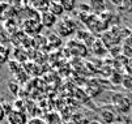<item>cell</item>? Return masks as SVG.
<instances>
[{
	"label": "cell",
	"mask_w": 132,
	"mask_h": 124,
	"mask_svg": "<svg viewBox=\"0 0 132 124\" xmlns=\"http://www.w3.org/2000/svg\"><path fill=\"white\" fill-rule=\"evenodd\" d=\"M7 120H8V124H28L29 121L26 112L18 111L14 109L7 114Z\"/></svg>",
	"instance_id": "cell-1"
},
{
	"label": "cell",
	"mask_w": 132,
	"mask_h": 124,
	"mask_svg": "<svg viewBox=\"0 0 132 124\" xmlns=\"http://www.w3.org/2000/svg\"><path fill=\"white\" fill-rule=\"evenodd\" d=\"M39 21H41V24H42V26H45V28H52V26H55L56 25V22H58V17L56 16H54L51 12H43V13H41V19H39Z\"/></svg>",
	"instance_id": "cell-2"
},
{
	"label": "cell",
	"mask_w": 132,
	"mask_h": 124,
	"mask_svg": "<svg viewBox=\"0 0 132 124\" xmlns=\"http://www.w3.org/2000/svg\"><path fill=\"white\" fill-rule=\"evenodd\" d=\"M48 12H51L54 16H56V17H62L63 14H64V8H63V5H62V3L59 2H51L50 3V8H48Z\"/></svg>",
	"instance_id": "cell-3"
},
{
	"label": "cell",
	"mask_w": 132,
	"mask_h": 124,
	"mask_svg": "<svg viewBox=\"0 0 132 124\" xmlns=\"http://www.w3.org/2000/svg\"><path fill=\"white\" fill-rule=\"evenodd\" d=\"M101 120H102V124H112L115 121V115L114 112H111L109 110H103L101 112Z\"/></svg>",
	"instance_id": "cell-4"
},
{
	"label": "cell",
	"mask_w": 132,
	"mask_h": 124,
	"mask_svg": "<svg viewBox=\"0 0 132 124\" xmlns=\"http://www.w3.org/2000/svg\"><path fill=\"white\" fill-rule=\"evenodd\" d=\"M45 121H46L47 124H62L60 115H59V114H56V112L47 114L46 118H45Z\"/></svg>",
	"instance_id": "cell-5"
},
{
	"label": "cell",
	"mask_w": 132,
	"mask_h": 124,
	"mask_svg": "<svg viewBox=\"0 0 132 124\" xmlns=\"http://www.w3.org/2000/svg\"><path fill=\"white\" fill-rule=\"evenodd\" d=\"M60 3H62L65 12H72L75 9V7H76V2H75V0H63Z\"/></svg>",
	"instance_id": "cell-6"
},
{
	"label": "cell",
	"mask_w": 132,
	"mask_h": 124,
	"mask_svg": "<svg viewBox=\"0 0 132 124\" xmlns=\"http://www.w3.org/2000/svg\"><path fill=\"white\" fill-rule=\"evenodd\" d=\"M119 9H122L123 12H132V2H122Z\"/></svg>",
	"instance_id": "cell-7"
},
{
	"label": "cell",
	"mask_w": 132,
	"mask_h": 124,
	"mask_svg": "<svg viewBox=\"0 0 132 124\" xmlns=\"http://www.w3.org/2000/svg\"><path fill=\"white\" fill-rule=\"evenodd\" d=\"M25 103H24V101L22 99H17L16 102H14V106H13V109L14 110H18V111H24L25 112Z\"/></svg>",
	"instance_id": "cell-8"
},
{
	"label": "cell",
	"mask_w": 132,
	"mask_h": 124,
	"mask_svg": "<svg viewBox=\"0 0 132 124\" xmlns=\"http://www.w3.org/2000/svg\"><path fill=\"white\" fill-rule=\"evenodd\" d=\"M28 124H47V123H46L45 119H42V118H37V116H34V118L29 119Z\"/></svg>",
	"instance_id": "cell-9"
},
{
	"label": "cell",
	"mask_w": 132,
	"mask_h": 124,
	"mask_svg": "<svg viewBox=\"0 0 132 124\" xmlns=\"http://www.w3.org/2000/svg\"><path fill=\"white\" fill-rule=\"evenodd\" d=\"M123 85L124 87H127L128 90H132V77L131 76H127L123 78Z\"/></svg>",
	"instance_id": "cell-10"
},
{
	"label": "cell",
	"mask_w": 132,
	"mask_h": 124,
	"mask_svg": "<svg viewBox=\"0 0 132 124\" xmlns=\"http://www.w3.org/2000/svg\"><path fill=\"white\" fill-rule=\"evenodd\" d=\"M5 118H7V112H5V110H4V106L0 103V123H2Z\"/></svg>",
	"instance_id": "cell-11"
},
{
	"label": "cell",
	"mask_w": 132,
	"mask_h": 124,
	"mask_svg": "<svg viewBox=\"0 0 132 124\" xmlns=\"http://www.w3.org/2000/svg\"><path fill=\"white\" fill-rule=\"evenodd\" d=\"M13 84H14V82H9V84H8V87H9L11 90H13V93H17V86L13 85Z\"/></svg>",
	"instance_id": "cell-12"
},
{
	"label": "cell",
	"mask_w": 132,
	"mask_h": 124,
	"mask_svg": "<svg viewBox=\"0 0 132 124\" xmlns=\"http://www.w3.org/2000/svg\"><path fill=\"white\" fill-rule=\"evenodd\" d=\"M86 124H102V121H98V120H92V121H88Z\"/></svg>",
	"instance_id": "cell-13"
},
{
	"label": "cell",
	"mask_w": 132,
	"mask_h": 124,
	"mask_svg": "<svg viewBox=\"0 0 132 124\" xmlns=\"http://www.w3.org/2000/svg\"><path fill=\"white\" fill-rule=\"evenodd\" d=\"M67 124H73V123H67ZM75 124H76V123H75Z\"/></svg>",
	"instance_id": "cell-14"
},
{
	"label": "cell",
	"mask_w": 132,
	"mask_h": 124,
	"mask_svg": "<svg viewBox=\"0 0 132 124\" xmlns=\"http://www.w3.org/2000/svg\"><path fill=\"white\" fill-rule=\"evenodd\" d=\"M0 124H2V123H0Z\"/></svg>",
	"instance_id": "cell-15"
}]
</instances>
